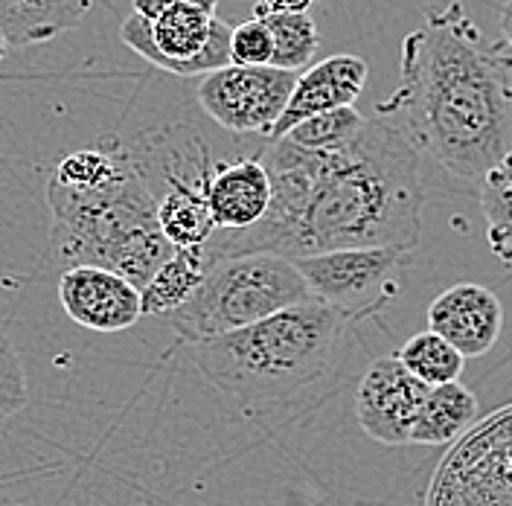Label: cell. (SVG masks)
Wrapping results in <instances>:
<instances>
[{
    "mask_svg": "<svg viewBox=\"0 0 512 506\" xmlns=\"http://www.w3.org/2000/svg\"><path fill=\"white\" fill-rule=\"evenodd\" d=\"M297 73L277 67H222L216 73L201 76L198 105L201 111L224 131L233 134H268L283 117Z\"/></svg>",
    "mask_w": 512,
    "mask_h": 506,
    "instance_id": "cell-7",
    "label": "cell"
},
{
    "mask_svg": "<svg viewBox=\"0 0 512 506\" xmlns=\"http://www.w3.org/2000/svg\"><path fill=\"white\" fill-rule=\"evenodd\" d=\"M59 303L73 323L99 335L126 332L143 317L140 288L99 265L64 268L59 280Z\"/></svg>",
    "mask_w": 512,
    "mask_h": 506,
    "instance_id": "cell-10",
    "label": "cell"
},
{
    "mask_svg": "<svg viewBox=\"0 0 512 506\" xmlns=\"http://www.w3.org/2000/svg\"><path fill=\"white\" fill-rule=\"evenodd\" d=\"M501 32H504V41L512 50V0L504 3V12H501Z\"/></svg>",
    "mask_w": 512,
    "mask_h": 506,
    "instance_id": "cell-25",
    "label": "cell"
},
{
    "mask_svg": "<svg viewBox=\"0 0 512 506\" xmlns=\"http://www.w3.org/2000/svg\"><path fill=\"white\" fill-rule=\"evenodd\" d=\"M6 50H9V44H6V35L0 32V62L6 59Z\"/></svg>",
    "mask_w": 512,
    "mask_h": 506,
    "instance_id": "cell-26",
    "label": "cell"
},
{
    "mask_svg": "<svg viewBox=\"0 0 512 506\" xmlns=\"http://www.w3.org/2000/svg\"><path fill=\"white\" fill-rule=\"evenodd\" d=\"M428 387L414 379L396 355L376 358L355 390L358 428L382 445H411L416 413Z\"/></svg>",
    "mask_w": 512,
    "mask_h": 506,
    "instance_id": "cell-9",
    "label": "cell"
},
{
    "mask_svg": "<svg viewBox=\"0 0 512 506\" xmlns=\"http://www.w3.org/2000/svg\"><path fill=\"white\" fill-rule=\"evenodd\" d=\"M94 0H0V32L9 47H32L73 30Z\"/></svg>",
    "mask_w": 512,
    "mask_h": 506,
    "instance_id": "cell-14",
    "label": "cell"
},
{
    "mask_svg": "<svg viewBox=\"0 0 512 506\" xmlns=\"http://www.w3.org/2000/svg\"><path fill=\"white\" fill-rule=\"evenodd\" d=\"M396 358L425 387H440V384L460 381L463 367H466V358L448 341H443L440 335H434L431 329L416 332L408 344H402Z\"/></svg>",
    "mask_w": 512,
    "mask_h": 506,
    "instance_id": "cell-19",
    "label": "cell"
},
{
    "mask_svg": "<svg viewBox=\"0 0 512 506\" xmlns=\"http://www.w3.org/2000/svg\"><path fill=\"white\" fill-rule=\"evenodd\" d=\"M475 416H478V399L466 384L451 381L440 387H428L416 413L411 445L454 443L460 434L472 428Z\"/></svg>",
    "mask_w": 512,
    "mask_h": 506,
    "instance_id": "cell-16",
    "label": "cell"
},
{
    "mask_svg": "<svg viewBox=\"0 0 512 506\" xmlns=\"http://www.w3.org/2000/svg\"><path fill=\"white\" fill-rule=\"evenodd\" d=\"M367 76H370L367 62L352 53L329 56L323 62L306 67L303 73H297L291 99H288L286 111L277 120L274 131L268 134V143L283 140L291 128H297L318 114H329L338 108H355V99L364 91Z\"/></svg>",
    "mask_w": 512,
    "mask_h": 506,
    "instance_id": "cell-12",
    "label": "cell"
},
{
    "mask_svg": "<svg viewBox=\"0 0 512 506\" xmlns=\"http://www.w3.org/2000/svg\"><path fill=\"white\" fill-rule=\"evenodd\" d=\"M30 402L27 373L15 344L0 332V422L21 413Z\"/></svg>",
    "mask_w": 512,
    "mask_h": 506,
    "instance_id": "cell-21",
    "label": "cell"
},
{
    "mask_svg": "<svg viewBox=\"0 0 512 506\" xmlns=\"http://www.w3.org/2000/svg\"><path fill=\"white\" fill-rule=\"evenodd\" d=\"M428 329L448 341L463 358H478L498 344L504 329V306L486 285L457 283L428 306Z\"/></svg>",
    "mask_w": 512,
    "mask_h": 506,
    "instance_id": "cell-11",
    "label": "cell"
},
{
    "mask_svg": "<svg viewBox=\"0 0 512 506\" xmlns=\"http://www.w3.org/2000/svg\"><path fill=\"white\" fill-rule=\"evenodd\" d=\"M315 0H256L254 15H268V12H309Z\"/></svg>",
    "mask_w": 512,
    "mask_h": 506,
    "instance_id": "cell-24",
    "label": "cell"
},
{
    "mask_svg": "<svg viewBox=\"0 0 512 506\" xmlns=\"http://www.w3.org/2000/svg\"><path fill=\"white\" fill-rule=\"evenodd\" d=\"M364 123H367V117H361L355 108H338V111L318 114L297 128H291L283 140L306 149V152H315V155H335V152L347 149L361 134Z\"/></svg>",
    "mask_w": 512,
    "mask_h": 506,
    "instance_id": "cell-20",
    "label": "cell"
},
{
    "mask_svg": "<svg viewBox=\"0 0 512 506\" xmlns=\"http://www.w3.org/2000/svg\"><path fill=\"white\" fill-rule=\"evenodd\" d=\"M271 56H274V41L262 18L242 21L230 30V62L236 67H268Z\"/></svg>",
    "mask_w": 512,
    "mask_h": 506,
    "instance_id": "cell-22",
    "label": "cell"
},
{
    "mask_svg": "<svg viewBox=\"0 0 512 506\" xmlns=\"http://www.w3.org/2000/svg\"><path fill=\"white\" fill-rule=\"evenodd\" d=\"M376 114L448 175L480 181L512 152V50L463 3L434 6L402 41L396 91Z\"/></svg>",
    "mask_w": 512,
    "mask_h": 506,
    "instance_id": "cell-2",
    "label": "cell"
},
{
    "mask_svg": "<svg viewBox=\"0 0 512 506\" xmlns=\"http://www.w3.org/2000/svg\"><path fill=\"white\" fill-rule=\"evenodd\" d=\"M306 300L315 297L291 259L277 253H245L216 259L195 297L169 315V323L181 341L195 347Z\"/></svg>",
    "mask_w": 512,
    "mask_h": 506,
    "instance_id": "cell-5",
    "label": "cell"
},
{
    "mask_svg": "<svg viewBox=\"0 0 512 506\" xmlns=\"http://www.w3.org/2000/svg\"><path fill=\"white\" fill-rule=\"evenodd\" d=\"M0 506H21V504H15V501H6V498H0Z\"/></svg>",
    "mask_w": 512,
    "mask_h": 506,
    "instance_id": "cell-27",
    "label": "cell"
},
{
    "mask_svg": "<svg viewBox=\"0 0 512 506\" xmlns=\"http://www.w3.org/2000/svg\"><path fill=\"white\" fill-rule=\"evenodd\" d=\"M347 312L306 300L192 347L201 376L242 405L283 402L329 367Z\"/></svg>",
    "mask_w": 512,
    "mask_h": 506,
    "instance_id": "cell-3",
    "label": "cell"
},
{
    "mask_svg": "<svg viewBox=\"0 0 512 506\" xmlns=\"http://www.w3.org/2000/svg\"><path fill=\"white\" fill-rule=\"evenodd\" d=\"M419 152L382 117L335 155H315L288 140L268 143L259 160L271 178V207L248 230H216L210 259L277 253L306 259L329 251L405 248L422 233L425 187Z\"/></svg>",
    "mask_w": 512,
    "mask_h": 506,
    "instance_id": "cell-1",
    "label": "cell"
},
{
    "mask_svg": "<svg viewBox=\"0 0 512 506\" xmlns=\"http://www.w3.org/2000/svg\"><path fill=\"white\" fill-rule=\"evenodd\" d=\"M181 6H195V9H204V12H213L216 15V6L219 0H134L131 3V12L155 21L160 15L172 12V9H181Z\"/></svg>",
    "mask_w": 512,
    "mask_h": 506,
    "instance_id": "cell-23",
    "label": "cell"
},
{
    "mask_svg": "<svg viewBox=\"0 0 512 506\" xmlns=\"http://www.w3.org/2000/svg\"><path fill=\"white\" fill-rule=\"evenodd\" d=\"M405 248H358V251H329L306 259H294L309 294L352 315L355 306L379 294L390 277L408 262Z\"/></svg>",
    "mask_w": 512,
    "mask_h": 506,
    "instance_id": "cell-8",
    "label": "cell"
},
{
    "mask_svg": "<svg viewBox=\"0 0 512 506\" xmlns=\"http://www.w3.org/2000/svg\"><path fill=\"white\" fill-rule=\"evenodd\" d=\"M230 24H224L219 15L181 6L155 21L131 12L120 38L137 56L160 67L172 76H207L222 67H230Z\"/></svg>",
    "mask_w": 512,
    "mask_h": 506,
    "instance_id": "cell-6",
    "label": "cell"
},
{
    "mask_svg": "<svg viewBox=\"0 0 512 506\" xmlns=\"http://www.w3.org/2000/svg\"><path fill=\"white\" fill-rule=\"evenodd\" d=\"M210 265H213V259L207 253V245L175 248L172 256L152 274V280L140 288L143 315H175L181 306H187L195 297Z\"/></svg>",
    "mask_w": 512,
    "mask_h": 506,
    "instance_id": "cell-15",
    "label": "cell"
},
{
    "mask_svg": "<svg viewBox=\"0 0 512 506\" xmlns=\"http://www.w3.org/2000/svg\"><path fill=\"white\" fill-rule=\"evenodd\" d=\"M254 18H262V24L271 32L274 41L271 67L288 73H303L306 67H312L320 47V35L309 12H268Z\"/></svg>",
    "mask_w": 512,
    "mask_h": 506,
    "instance_id": "cell-18",
    "label": "cell"
},
{
    "mask_svg": "<svg viewBox=\"0 0 512 506\" xmlns=\"http://www.w3.org/2000/svg\"><path fill=\"white\" fill-rule=\"evenodd\" d=\"M480 210L489 251L512 268V152L480 178Z\"/></svg>",
    "mask_w": 512,
    "mask_h": 506,
    "instance_id": "cell-17",
    "label": "cell"
},
{
    "mask_svg": "<svg viewBox=\"0 0 512 506\" xmlns=\"http://www.w3.org/2000/svg\"><path fill=\"white\" fill-rule=\"evenodd\" d=\"M53 213V248L73 265H99L143 288L172 256L158 224V207L143 184L131 149L120 169L91 187H62L47 181Z\"/></svg>",
    "mask_w": 512,
    "mask_h": 506,
    "instance_id": "cell-4",
    "label": "cell"
},
{
    "mask_svg": "<svg viewBox=\"0 0 512 506\" xmlns=\"http://www.w3.org/2000/svg\"><path fill=\"white\" fill-rule=\"evenodd\" d=\"M207 207L216 230H248L271 207V178L256 158L216 160L207 181Z\"/></svg>",
    "mask_w": 512,
    "mask_h": 506,
    "instance_id": "cell-13",
    "label": "cell"
}]
</instances>
